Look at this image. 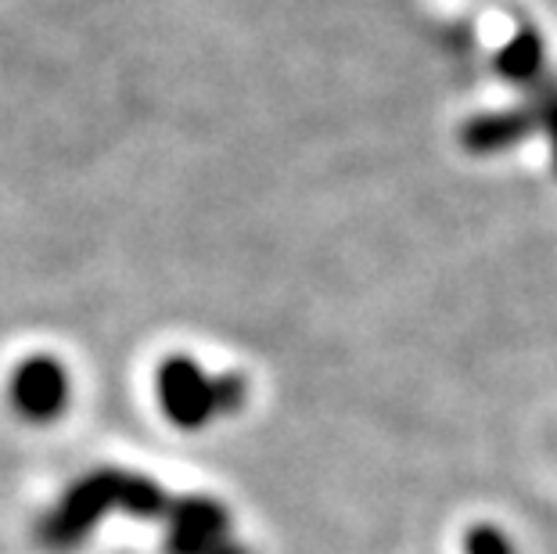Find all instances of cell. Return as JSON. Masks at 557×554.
<instances>
[{
	"label": "cell",
	"mask_w": 557,
	"mask_h": 554,
	"mask_svg": "<svg viewBox=\"0 0 557 554\" xmlns=\"http://www.w3.org/2000/svg\"><path fill=\"white\" fill-rule=\"evenodd\" d=\"M170 501L173 497H165V490H159L145 476H129V471L120 468H101L65 490V497L44 515L37 540L40 547L65 554L76 551L109 515L115 512L140 515V518L165 515Z\"/></svg>",
	"instance_id": "1"
},
{
	"label": "cell",
	"mask_w": 557,
	"mask_h": 554,
	"mask_svg": "<svg viewBox=\"0 0 557 554\" xmlns=\"http://www.w3.org/2000/svg\"><path fill=\"white\" fill-rule=\"evenodd\" d=\"M159 396H162L165 415H170L176 426L198 429V426H206L209 418H216L220 410L238 407L242 382H234V379L212 382L198 368H191V364L176 360L162 371Z\"/></svg>",
	"instance_id": "2"
},
{
	"label": "cell",
	"mask_w": 557,
	"mask_h": 554,
	"mask_svg": "<svg viewBox=\"0 0 557 554\" xmlns=\"http://www.w3.org/2000/svg\"><path fill=\"white\" fill-rule=\"evenodd\" d=\"M165 554H248L231 537V515L212 497H181L165 508Z\"/></svg>",
	"instance_id": "3"
},
{
	"label": "cell",
	"mask_w": 557,
	"mask_h": 554,
	"mask_svg": "<svg viewBox=\"0 0 557 554\" xmlns=\"http://www.w3.org/2000/svg\"><path fill=\"white\" fill-rule=\"evenodd\" d=\"M65 396H69V382L62 368L51 360H29L15 374V382H11L15 410L29 421H51L54 415H62Z\"/></svg>",
	"instance_id": "4"
},
{
	"label": "cell",
	"mask_w": 557,
	"mask_h": 554,
	"mask_svg": "<svg viewBox=\"0 0 557 554\" xmlns=\"http://www.w3.org/2000/svg\"><path fill=\"white\" fill-rule=\"evenodd\" d=\"M465 554H518V551L511 544V537L500 533V529L479 526V529H471V533H468Z\"/></svg>",
	"instance_id": "5"
}]
</instances>
